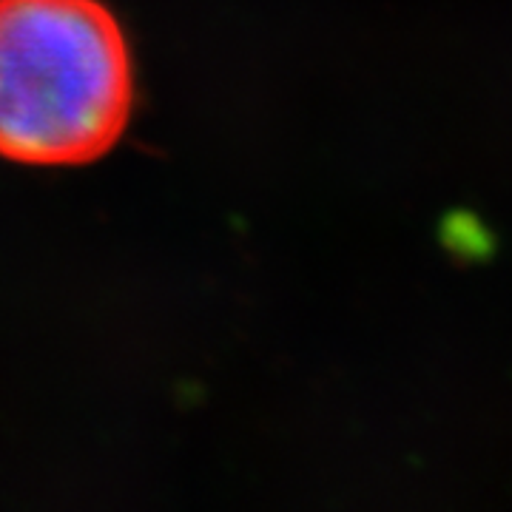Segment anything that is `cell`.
Wrapping results in <instances>:
<instances>
[{
	"label": "cell",
	"instance_id": "obj_1",
	"mask_svg": "<svg viewBox=\"0 0 512 512\" xmlns=\"http://www.w3.org/2000/svg\"><path fill=\"white\" fill-rule=\"evenodd\" d=\"M134 63L100 0H0V157L86 165L120 143Z\"/></svg>",
	"mask_w": 512,
	"mask_h": 512
},
{
	"label": "cell",
	"instance_id": "obj_2",
	"mask_svg": "<svg viewBox=\"0 0 512 512\" xmlns=\"http://www.w3.org/2000/svg\"><path fill=\"white\" fill-rule=\"evenodd\" d=\"M441 248L461 262H487L498 251V237L493 228L470 208H453L439 220Z\"/></svg>",
	"mask_w": 512,
	"mask_h": 512
}]
</instances>
